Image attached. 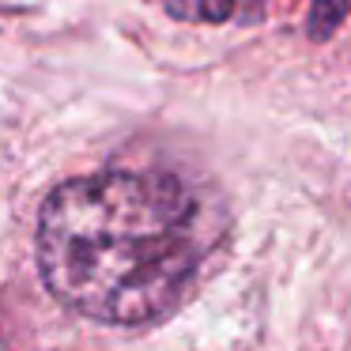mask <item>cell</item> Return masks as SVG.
I'll return each instance as SVG.
<instances>
[{
	"mask_svg": "<svg viewBox=\"0 0 351 351\" xmlns=\"http://www.w3.org/2000/svg\"><path fill=\"white\" fill-rule=\"evenodd\" d=\"M348 16V0H313L310 8V34L313 38H328Z\"/></svg>",
	"mask_w": 351,
	"mask_h": 351,
	"instance_id": "3",
	"label": "cell"
},
{
	"mask_svg": "<svg viewBox=\"0 0 351 351\" xmlns=\"http://www.w3.org/2000/svg\"><path fill=\"white\" fill-rule=\"evenodd\" d=\"M212 238V215L182 178L106 170L46 197L38 265L64 306L147 325L189 295Z\"/></svg>",
	"mask_w": 351,
	"mask_h": 351,
	"instance_id": "1",
	"label": "cell"
},
{
	"mask_svg": "<svg viewBox=\"0 0 351 351\" xmlns=\"http://www.w3.org/2000/svg\"><path fill=\"white\" fill-rule=\"evenodd\" d=\"M170 16L182 19H204V23H223L234 12V0H167Z\"/></svg>",
	"mask_w": 351,
	"mask_h": 351,
	"instance_id": "2",
	"label": "cell"
}]
</instances>
